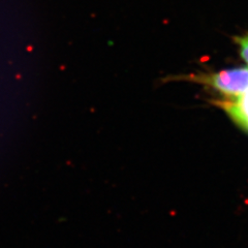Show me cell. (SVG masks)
<instances>
[{
	"label": "cell",
	"mask_w": 248,
	"mask_h": 248,
	"mask_svg": "<svg viewBox=\"0 0 248 248\" xmlns=\"http://www.w3.org/2000/svg\"><path fill=\"white\" fill-rule=\"evenodd\" d=\"M189 80L211 87L225 98H234L248 90V68H232L209 74H195Z\"/></svg>",
	"instance_id": "cell-1"
},
{
	"label": "cell",
	"mask_w": 248,
	"mask_h": 248,
	"mask_svg": "<svg viewBox=\"0 0 248 248\" xmlns=\"http://www.w3.org/2000/svg\"><path fill=\"white\" fill-rule=\"evenodd\" d=\"M215 104L240 129L248 134V90L237 97L220 99Z\"/></svg>",
	"instance_id": "cell-2"
},
{
	"label": "cell",
	"mask_w": 248,
	"mask_h": 248,
	"mask_svg": "<svg viewBox=\"0 0 248 248\" xmlns=\"http://www.w3.org/2000/svg\"><path fill=\"white\" fill-rule=\"evenodd\" d=\"M236 43L237 45L239 46V51H240V55L243 58V60L245 61L248 65V33L247 34H244L242 36H238L236 37Z\"/></svg>",
	"instance_id": "cell-3"
}]
</instances>
